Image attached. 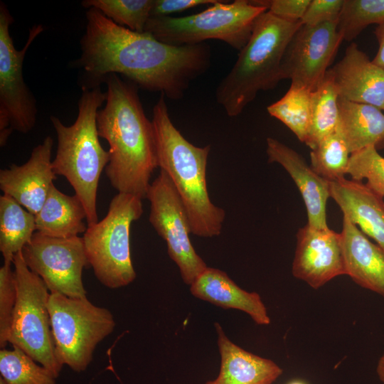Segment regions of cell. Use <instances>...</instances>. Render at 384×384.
Masks as SVG:
<instances>
[{
	"instance_id": "cell-1",
	"label": "cell",
	"mask_w": 384,
	"mask_h": 384,
	"mask_svg": "<svg viewBox=\"0 0 384 384\" xmlns=\"http://www.w3.org/2000/svg\"><path fill=\"white\" fill-rule=\"evenodd\" d=\"M86 18L75 61L85 76L82 87L100 86L108 75L120 74L139 88L179 100L210 68L211 50L206 43L167 44L148 32L121 26L94 8L88 9Z\"/></svg>"
},
{
	"instance_id": "cell-2",
	"label": "cell",
	"mask_w": 384,
	"mask_h": 384,
	"mask_svg": "<svg viewBox=\"0 0 384 384\" xmlns=\"http://www.w3.org/2000/svg\"><path fill=\"white\" fill-rule=\"evenodd\" d=\"M103 82L107 97L97 126L110 146L105 174L118 193L146 198L151 176L159 167L153 122L144 113L136 84L117 74L108 75Z\"/></svg>"
},
{
	"instance_id": "cell-3",
	"label": "cell",
	"mask_w": 384,
	"mask_h": 384,
	"mask_svg": "<svg viewBox=\"0 0 384 384\" xmlns=\"http://www.w3.org/2000/svg\"><path fill=\"white\" fill-rule=\"evenodd\" d=\"M158 164L175 187L188 215L191 234L212 238L220 234L225 210L210 199L206 167L210 146L189 142L173 124L165 96L153 107Z\"/></svg>"
},
{
	"instance_id": "cell-4",
	"label": "cell",
	"mask_w": 384,
	"mask_h": 384,
	"mask_svg": "<svg viewBox=\"0 0 384 384\" xmlns=\"http://www.w3.org/2000/svg\"><path fill=\"white\" fill-rule=\"evenodd\" d=\"M302 24L282 19L269 11L258 16L250 39L216 87V101L228 116H238L259 92L274 89L282 80L284 51Z\"/></svg>"
},
{
	"instance_id": "cell-5",
	"label": "cell",
	"mask_w": 384,
	"mask_h": 384,
	"mask_svg": "<svg viewBox=\"0 0 384 384\" xmlns=\"http://www.w3.org/2000/svg\"><path fill=\"white\" fill-rule=\"evenodd\" d=\"M106 97L100 86L82 87L78 114L73 124L66 126L57 117H50L58 139L53 170L55 175L68 180L80 199L87 226L98 222L97 188L101 174L110 161L109 151L99 141L97 126V114Z\"/></svg>"
},
{
	"instance_id": "cell-6",
	"label": "cell",
	"mask_w": 384,
	"mask_h": 384,
	"mask_svg": "<svg viewBox=\"0 0 384 384\" xmlns=\"http://www.w3.org/2000/svg\"><path fill=\"white\" fill-rule=\"evenodd\" d=\"M266 11L255 0H219L192 15L151 17L144 31L170 45H196L215 39L240 51L250 39L256 19Z\"/></svg>"
},
{
	"instance_id": "cell-7",
	"label": "cell",
	"mask_w": 384,
	"mask_h": 384,
	"mask_svg": "<svg viewBox=\"0 0 384 384\" xmlns=\"http://www.w3.org/2000/svg\"><path fill=\"white\" fill-rule=\"evenodd\" d=\"M140 198L118 193L111 200L105 217L87 226L82 239L86 255L98 281L118 289L136 278L130 252V227L143 213Z\"/></svg>"
},
{
	"instance_id": "cell-8",
	"label": "cell",
	"mask_w": 384,
	"mask_h": 384,
	"mask_svg": "<svg viewBox=\"0 0 384 384\" xmlns=\"http://www.w3.org/2000/svg\"><path fill=\"white\" fill-rule=\"evenodd\" d=\"M16 302L8 342L18 348L57 378L63 368L56 354L48 302L50 292L42 279L31 272L22 252L13 259Z\"/></svg>"
},
{
	"instance_id": "cell-9",
	"label": "cell",
	"mask_w": 384,
	"mask_h": 384,
	"mask_svg": "<svg viewBox=\"0 0 384 384\" xmlns=\"http://www.w3.org/2000/svg\"><path fill=\"white\" fill-rule=\"evenodd\" d=\"M48 308L56 354L75 372L87 369L97 346L115 327L112 312L87 298L50 293Z\"/></svg>"
},
{
	"instance_id": "cell-10",
	"label": "cell",
	"mask_w": 384,
	"mask_h": 384,
	"mask_svg": "<svg viewBox=\"0 0 384 384\" xmlns=\"http://www.w3.org/2000/svg\"><path fill=\"white\" fill-rule=\"evenodd\" d=\"M14 20L4 2L0 3V146H4L13 131L27 134L37 119L36 100L23 75L26 52L44 28L34 25L24 46L17 50L9 28Z\"/></svg>"
},
{
	"instance_id": "cell-11",
	"label": "cell",
	"mask_w": 384,
	"mask_h": 384,
	"mask_svg": "<svg viewBox=\"0 0 384 384\" xmlns=\"http://www.w3.org/2000/svg\"><path fill=\"white\" fill-rule=\"evenodd\" d=\"M146 198L149 220L166 242L171 259L178 266L183 282L192 284L208 267L191 243L189 220L184 206L167 174L160 169L151 183Z\"/></svg>"
},
{
	"instance_id": "cell-12",
	"label": "cell",
	"mask_w": 384,
	"mask_h": 384,
	"mask_svg": "<svg viewBox=\"0 0 384 384\" xmlns=\"http://www.w3.org/2000/svg\"><path fill=\"white\" fill-rule=\"evenodd\" d=\"M21 252L27 267L42 279L50 293L86 297L82 272L90 264L82 238H55L36 232Z\"/></svg>"
},
{
	"instance_id": "cell-13",
	"label": "cell",
	"mask_w": 384,
	"mask_h": 384,
	"mask_svg": "<svg viewBox=\"0 0 384 384\" xmlns=\"http://www.w3.org/2000/svg\"><path fill=\"white\" fill-rule=\"evenodd\" d=\"M338 22L303 25L289 41L282 63V80L291 85L315 90L324 80L343 41Z\"/></svg>"
},
{
	"instance_id": "cell-14",
	"label": "cell",
	"mask_w": 384,
	"mask_h": 384,
	"mask_svg": "<svg viewBox=\"0 0 384 384\" xmlns=\"http://www.w3.org/2000/svg\"><path fill=\"white\" fill-rule=\"evenodd\" d=\"M292 270L295 278L315 289L346 275L340 233L307 224L299 228Z\"/></svg>"
},
{
	"instance_id": "cell-15",
	"label": "cell",
	"mask_w": 384,
	"mask_h": 384,
	"mask_svg": "<svg viewBox=\"0 0 384 384\" xmlns=\"http://www.w3.org/2000/svg\"><path fill=\"white\" fill-rule=\"evenodd\" d=\"M53 139L47 136L31 151L28 160L21 166L12 164L0 171V188L30 213L41 209L56 175L52 167Z\"/></svg>"
},
{
	"instance_id": "cell-16",
	"label": "cell",
	"mask_w": 384,
	"mask_h": 384,
	"mask_svg": "<svg viewBox=\"0 0 384 384\" xmlns=\"http://www.w3.org/2000/svg\"><path fill=\"white\" fill-rule=\"evenodd\" d=\"M341 99L373 105L384 112V69L375 65L355 43L329 68Z\"/></svg>"
},
{
	"instance_id": "cell-17",
	"label": "cell",
	"mask_w": 384,
	"mask_h": 384,
	"mask_svg": "<svg viewBox=\"0 0 384 384\" xmlns=\"http://www.w3.org/2000/svg\"><path fill=\"white\" fill-rule=\"evenodd\" d=\"M266 152L268 161L280 164L297 185L306 207V224L318 229L328 228L330 181L317 174L296 151L276 139H267Z\"/></svg>"
},
{
	"instance_id": "cell-18",
	"label": "cell",
	"mask_w": 384,
	"mask_h": 384,
	"mask_svg": "<svg viewBox=\"0 0 384 384\" xmlns=\"http://www.w3.org/2000/svg\"><path fill=\"white\" fill-rule=\"evenodd\" d=\"M330 198L384 251V199L362 181L346 178L330 181Z\"/></svg>"
},
{
	"instance_id": "cell-19",
	"label": "cell",
	"mask_w": 384,
	"mask_h": 384,
	"mask_svg": "<svg viewBox=\"0 0 384 384\" xmlns=\"http://www.w3.org/2000/svg\"><path fill=\"white\" fill-rule=\"evenodd\" d=\"M340 234L346 275L384 298V251L346 215Z\"/></svg>"
},
{
	"instance_id": "cell-20",
	"label": "cell",
	"mask_w": 384,
	"mask_h": 384,
	"mask_svg": "<svg viewBox=\"0 0 384 384\" xmlns=\"http://www.w3.org/2000/svg\"><path fill=\"white\" fill-rule=\"evenodd\" d=\"M221 358L218 377L206 384H272L282 369L273 361L241 348L225 334L221 326L215 324Z\"/></svg>"
},
{
	"instance_id": "cell-21",
	"label": "cell",
	"mask_w": 384,
	"mask_h": 384,
	"mask_svg": "<svg viewBox=\"0 0 384 384\" xmlns=\"http://www.w3.org/2000/svg\"><path fill=\"white\" fill-rule=\"evenodd\" d=\"M190 290L197 298L247 313L257 324L270 323L260 294L241 289L222 270L208 267L191 284Z\"/></svg>"
},
{
	"instance_id": "cell-22",
	"label": "cell",
	"mask_w": 384,
	"mask_h": 384,
	"mask_svg": "<svg viewBox=\"0 0 384 384\" xmlns=\"http://www.w3.org/2000/svg\"><path fill=\"white\" fill-rule=\"evenodd\" d=\"M339 120L337 130L343 139L349 153L368 146L384 148V113L367 104L338 98Z\"/></svg>"
},
{
	"instance_id": "cell-23",
	"label": "cell",
	"mask_w": 384,
	"mask_h": 384,
	"mask_svg": "<svg viewBox=\"0 0 384 384\" xmlns=\"http://www.w3.org/2000/svg\"><path fill=\"white\" fill-rule=\"evenodd\" d=\"M86 217L80 199L75 194H64L53 183L36 215V232L55 238L76 237L86 231Z\"/></svg>"
},
{
	"instance_id": "cell-24",
	"label": "cell",
	"mask_w": 384,
	"mask_h": 384,
	"mask_svg": "<svg viewBox=\"0 0 384 384\" xmlns=\"http://www.w3.org/2000/svg\"><path fill=\"white\" fill-rule=\"evenodd\" d=\"M36 231V215L11 196H0V251L4 261L13 262Z\"/></svg>"
},
{
	"instance_id": "cell-25",
	"label": "cell",
	"mask_w": 384,
	"mask_h": 384,
	"mask_svg": "<svg viewBox=\"0 0 384 384\" xmlns=\"http://www.w3.org/2000/svg\"><path fill=\"white\" fill-rule=\"evenodd\" d=\"M338 98L332 76L328 70L321 84L311 94L310 127L304 142L311 149L336 129L339 120Z\"/></svg>"
},
{
	"instance_id": "cell-26",
	"label": "cell",
	"mask_w": 384,
	"mask_h": 384,
	"mask_svg": "<svg viewBox=\"0 0 384 384\" xmlns=\"http://www.w3.org/2000/svg\"><path fill=\"white\" fill-rule=\"evenodd\" d=\"M312 92L290 85L282 97L267 107L272 117L282 122L304 143L310 127Z\"/></svg>"
},
{
	"instance_id": "cell-27",
	"label": "cell",
	"mask_w": 384,
	"mask_h": 384,
	"mask_svg": "<svg viewBox=\"0 0 384 384\" xmlns=\"http://www.w3.org/2000/svg\"><path fill=\"white\" fill-rule=\"evenodd\" d=\"M351 154L336 129L324 137L310 151L311 167L320 176L329 181L345 178Z\"/></svg>"
},
{
	"instance_id": "cell-28",
	"label": "cell",
	"mask_w": 384,
	"mask_h": 384,
	"mask_svg": "<svg viewBox=\"0 0 384 384\" xmlns=\"http://www.w3.org/2000/svg\"><path fill=\"white\" fill-rule=\"evenodd\" d=\"M154 0H85L86 9L94 8L115 23L136 32H144Z\"/></svg>"
},
{
	"instance_id": "cell-29",
	"label": "cell",
	"mask_w": 384,
	"mask_h": 384,
	"mask_svg": "<svg viewBox=\"0 0 384 384\" xmlns=\"http://www.w3.org/2000/svg\"><path fill=\"white\" fill-rule=\"evenodd\" d=\"M0 374L9 384H56L48 369L16 347L1 350Z\"/></svg>"
},
{
	"instance_id": "cell-30",
	"label": "cell",
	"mask_w": 384,
	"mask_h": 384,
	"mask_svg": "<svg viewBox=\"0 0 384 384\" xmlns=\"http://www.w3.org/2000/svg\"><path fill=\"white\" fill-rule=\"evenodd\" d=\"M384 23V0H343L338 29L343 41H352L368 26Z\"/></svg>"
},
{
	"instance_id": "cell-31",
	"label": "cell",
	"mask_w": 384,
	"mask_h": 384,
	"mask_svg": "<svg viewBox=\"0 0 384 384\" xmlns=\"http://www.w3.org/2000/svg\"><path fill=\"white\" fill-rule=\"evenodd\" d=\"M352 180L362 181L384 198V157L374 146L351 154L347 171Z\"/></svg>"
},
{
	"instance_id": "cell-32",
	"label": "cell",
	"mask_w": 384,
	"mask_h": 384,
	"mask_svg": "<svg viewBox=\"0 0 384 384\" xmlns=\"http://www.w3.org/2000/svg\"><path fill=\"white\" fill-rule=\"evenodd\" d=\"M13 262L4 261L0 267V347L4 348L12 321L16 302V286Z\"/></svg>"
},
{
	"instance_id": "cell-33",
	"label": "cell",
	"mask_w": 384,
	"mask_h": 384,
	"mask_svg": "<svg viewBox=\"0 0 384 384\" xmlns=\"http://www.w3.org/2000/svg\"><path fill=\"white\" fill-rule=\"evenodd\" d=\"M343 0H310L301 19L303 25L315 26L338 21Z\"/></svg>"
},
{
	"instance_id": "cell-34",
	"label": "cell",
	"mask_w": 384,
	"mask_h": 384,
	"mask_svg": "<svg viewBox=\"0 0 384 384\" xmlns=\"http://www.w3.org/2000/svg\"><path fill=\"white\" fill-rule=\"evenodd\" d=\"M255 2L282 19L301 21L310 0H255Z\"/></svg>"
},
{
	"instance_id": "cell-35",
	"label": "cell",
	"mask_w": 384,
	"mask_h": 384,
	"mask_svg": "<svg viewBox=\"0 0 384 384\" xmlns=\"http://www.w3.org/2000/svg\"><path fill=\"white\" fill-rule=\"evenodd\" d=\"M218 1L219 0H154L153 6L151 11V17L169 16L171 14L183 11L201 5H212Z\"/></svg>"
},
{
	"instance_id": "cell-36",
	"label": "cell",
	"mask_w": 384,
	"mask_h": 384,
	"mask_svg": "<svg viewBox=\"0 0 384 384\" xmlns=\"http://www.w3.org/2000/svg\"><path fill=\"white\" fill-rule=\"evenodd\" d=\"M374 34L378 41V49L372 61L384 69V23L376 26Z\"/></svg>"
},
{
	"instance_id": "cell-37",
	"label": "cell",
	"mask_w": 384,
	"mask_h": 384,
	"mask_svg": "<svg viewBox=\"0 0 384 384\" xmlns=\"http://www.w3.org/2000/svg\"><path fill=\"white\" fill-rule=\"evenodd\" d=\"M376 373L380 381L384 384V353L378 359L376 366Z\"/></svg>"
},
{
	"instance_id": "cell-38",
	"label": "cell",
	"mask_w": 384,
	"mask_h": 384,
	"mask_svg": "<svg viewBox=\"0 0 384 384\" xmlns=\"http://www.w3.org/2000/svg\"><path fill=\"white\" fill-rule=\"evenodd\" d=\"M289 384H306V383H304L302 382V381L294 380V381H292V382L289 383Z\"/></svg>"
},
{
	"instance_id": "cell-39",
	"label": "cell",
	"mask_w": 384,
	"mask_h": 384,
	"mask_svg": "<svg viewBox=\"0 0 384 384\" xmlns=\"http://www.w3.org/2000/svg\"><path fill=\"white\" fill-rule=\"evenodd\" d=\"M0 384H9L3 378L0 377Z\"/></svg>"
}]
</instances>
